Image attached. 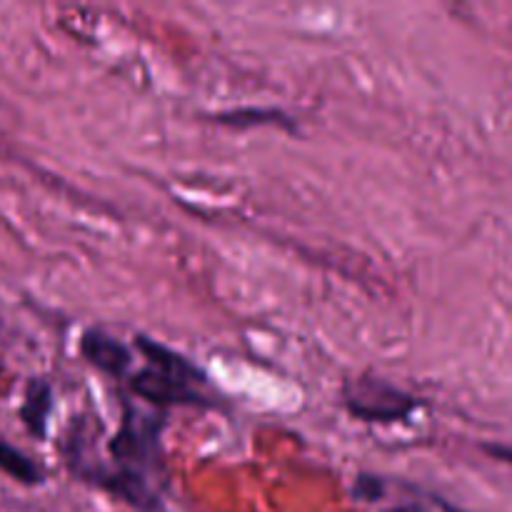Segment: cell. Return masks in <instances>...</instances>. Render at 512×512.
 Returning <instances> with one entry per match:
<instances>
[{
	"label": "cell",
	"instance_id": "11",
	"mask_svg": "<svg viewBox=\"0 0 512 512\" xmlns=\"http://www.w3.org/2000/svg\"><path fill=\"white\" fill-rule=\"evenodd\" d=\"M393 512H425V510L418 508V505H405V508H398V510H393Z\"/></svg>",
	"mask_w": 512,
	"mask_h": 512
},
{
	"label": "cell",
	"instance_id": "6",
	"mask_svg": "<svg viewBox=\"0 0 512 512\" xmlns=\"http://www.w3.org/2000/svg\"><path fill=\"white\" fill-rule=\"evenodd\" d=\"M53 410V388L48 380L35 378L25 388L23 405H20V420L33 438H45L48 433V418Z\"/></svg>",
	"mask_w": 512,
	"mask_h": 512
},
{
	"label": "cell",
	"instance_id": "3",
	"mask_svg": "<svg viewBox=\"0 0 512 512\" xmlns=\"http://www.w3.org/2000/svg\"><path fill=\"white\" fill-rule=\"evenodd\" d=\"M130 390L138 398L158 405V408H170V405H193V408H210V400L200 393L195 385L183 383L178 378L160 373L155 368H143L130 378Z\"/></svg>",
	"mask_w": 512,
	"mask_h": 512
},
{
	"label": "cell",
	"instance_id": "5",
	"mask_svg": "<svg viewBox=\"0 0 512 512\" xmlns=\"http://www.w3.org/2000/svg\"><path fill=\"white\" fill-rule=\"evenodd\" d=\"M135 348H138V353L148 360L150 368L160 370V373L170 375V378H178L190 385H198L208 380L198 365H193L185 355L175 353V350H170L168 345L158 343V340H150L145 338V335H138V338H135Z\"/></svg>",
	"mask_w": 512,
	"mask_h": 512
},
{
	"label": "cell",
	"instance_id": "10",
	"mask_svg": "<svg viewBox=\"0 0 512 512\" xmlns=\"http://www.w3.org/2000/svg\"><path fill=\"white\" fill-rule=\"evenodd\" d=\"M483 450L493 458L503 460V463H512V448H508V445H483Z\"/></svg>",
	"mask_w": 512,
	"mask_h": 512
},
{
	"label": "cell",
	"instance_id": "8",
	"mask_svg": "<svg viewBox=\"0 0 512 512\" xmlns=\"http://www.w3.org/2000/svg\"><path fill=\"white\" fill-rule=\"evenodd\" d=\"M215 120H218L220 125H230V128H253V125H285V128H293L288 115L270 108L225 110V113L215 115Z\"/></svg>",
	"mask_w": 512,
	"mask_h": 512
},
{
	"label": "cell",
	"instance_id": "4",
	"mask_svg": "<svg viewBox=\"0 0 512 512\" xmlns=\"http://www.w3.org/2000/svg\"><path fill=\"white\" fill-rule=\"evenodd\" d=\"M80 353L93 368L105 375H113V378H123L133 365V353L128 345L98 328L85 330L80 338Z\"/></svg>",
	"mask_w": 512,
	"mask_h": 512
},
{
	"label": "cell",
	"instance_id": "1",
	"mask_svg": "<svg viewBox=\"0 0 512 512\" xmlns=\"http://www.w3.org/2000/svg\"><path fill=\"white\" fill-rule=\"evenodd\" d=\"M343 403L350 415L365 423H398L420 405L413 395L375 375L348 380L343 385Z\"/></svg>",
	"mask_w": 512,
	"mask_h": 512
},
{
	"label": "cell",
	"instance_id": "2",
	"mask_svg": "<svg viewBox=\"0 0 512 512\" xmlns=\"http://www.w3.org/2000/svg\"><path fill=\"white\" fill-rule=\"evenodd\" d=\"M160 430L163 418L153 413H143L125 405L123 423L118 435L110 440V453L120 468L128 470H155L160 463ZM145 475V473H143Z\"/></svg>",
	"mask_w": 512,
	"mask_h": 512
},
{
	"label": "cell",
	"instance_id": "7",
	"mask_svg": "<svg viewBox=\"0 0 512 512\" xmlns=\"http://www.w3.org/2000/svg\"><path fill=\"white\" fill-rule=\"evenodd\" d=\"M0 470L10 475L15 483L28 485V488H35L45 480V470L30 455H25L23 450L5 443V440H0Z\"/></svg>",
	"mask_w": 512,
	"mask_h": 512
},
{
	"label": "cell",
	"instance_id": "9",
	"mask_svg": "<svg viewBox=\"0 0 512 512\" xmlns=\"http://www.w3.org/2000/svg\"><path fill=\"white\" fill-rule=\"evenodd\" d=\"M355 495H360L363 500H378L383 495V480L370 478V475H363L355 483Z\"/></svg>",
	"mask_w": 512,
	"mask_h": 512
}]
</instances>
